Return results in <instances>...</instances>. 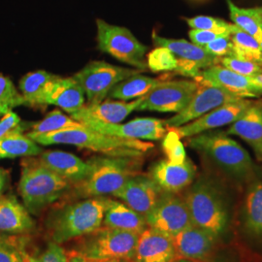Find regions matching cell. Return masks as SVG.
I'll return each mask as SVG.
<instances>
[{"instance_id": "6da1fadb", "label": "cell", "mask_w": 262, "mask_h": 262, "mask_svg": "<svg viewBox=\"0 0 262 262\" xmlns=\"http://www.w3.org/2000/svg\"><path fill=\"white\" fill-rule=\"evenodd\" d=\"M27 135L42 146L72 145L109 157H143L154 148L150 142L110 136L85 125L79 128Z\"/></svg>"}, {"instance_id": "7a4b0ae2", "label": "cell", "mask_w": 262, "mask_h": 262, "mask_svg": "<svg viewBox=\"0 0 262 262\" xmlns=\"http://www.w3.org/2000/svg\"><path fill=\"white\" fill-rule=\"evenodd\" d=\"M192 225L220 237L229 223V204L223 187L206 175H202L187 189L184 197Z\"/></svg>"}, {"instance_id": "3957f363", "label": "cell", "mask_w": 262, "mask_h": 262, "mask_svg": "<svg viewBox=\"0 0 262 262\" xmlns=\"http://www.w3.org/2000/svg\"><path fill=\"white\" fill-rule=\"evenodd\" d=\"M187 143L237 182H250L255 175V165L250 154L225 132L207 131L189 137Z\"/></svg>"}, {"instance_id": "277c9868", "label": "cell", "mask_w": 262, "mask_h": 262, "mask_svg": "<svg viewBox=\"0 0 262 262\" xmlns=\"http://www.w3.org/2000/svg\"><path fill=\"white\" fill-rule=\"evenodd\" d=\"M91 172L74 185L76 196L82 198L114 194L129 179L140 174L142 157H94L89 160Z\"/></svg>"}, {"instance_id": "5b68a950", "label": "cell", "mask_w": 262, "mask_h": 262, "mask_svg": "<svg viewBox=\"0 0 262 262\" xmlns=\"http://www.w3.org/2000/svg\"><path fill=\"white\" fill-rule=\"evenodd\" d=\"M70 187L68 181L40 164L35 157L23 160L19 192L30 214L37 215L57 201Z\"/></svg>"}, {"instance_id": "8992f818", "label": "cell", "mask_w": 262, "mask_h": 262, "mask_svg": "<svg viewBox=\"0 0 262 262\" xmlns=\"http://www.w3.org/2000/svg\"><path fill=\"white\" fill-rule=\"evenodd\" d=\"M105 205L106 197H91L56 211L48 221L53 242L66 243L98 229L102 226Z\"/></svg>"}, {"instance_id": "52a82bcc", "label": "cell", "mask_w": 262, "mask_h": 262, "mask_svg": "<svg viewBox=\"0 0 262 262\" xmlns=\"http://www.w3.org/2000/svg\"><path fill=\"white\" fill-rule=\"evenodd\" d=\"M139 233L100 226L90 234L82 236L76 251L88 260L124 259L133 261Z\"/></svg>"}, {"instance_id": "ba28073f", "label": "cell", "mask_w": 262, "mask_h": 262, "mask_svg": "<svg viewBox=\"0 0 262 262\" xmlns=\"http://www.w3.org/2000/svg\"><path fill=\"white\" fill-rule=\"evenodd\" d=\"M97 47L116 59L144 71L148 68L145 58L148 47L143 45L128 28L96 19Z\"/></svg>"}, {"instance_id": "9c48e42d", "label": "cell", "mask_w": 262, "mask_h": 262, "mask_svg": "<svg viewBox=\"0 0 262 262\" xmlns=\"http://www.w3.org/2000/svg\"><path fill=\"white\" fill-rule=\"evenodd\" d=\"M138 72H140L138 69L113 66L103 60H94L72 77L84 90L86 105H95L105 100L116 84Z\"/></svg>"}, {"instance_id": "30bf717a", "label": "cell", "mask_w": 262, "mask_h": 262, "mask_svg": "<svg viewBox=\"0 0 262 262\" xmlns=\"http://www.w3.org/2000/svg\"><path fill=\"white\" fill-rule=\"evenodd\" d=\"M199 85L195 80L161 81L148 94L142 96L137 111L177 114L187 106Z\"/></svg>"}, {"instance_id": "8fae6325", "label": "cell", "mask_w": 262, "mask_h": 262, "mask_svg": "<svg viewBox=\"0 0 262 262\" xmlns=\"http://www.w3.org/2000/svg\"><path fill=\"white\" fill-rule=\"evenodd\" d=\"M145 219L149 227L171 237L192 225L185 199L177 193L166 191L162 192Z\"/></svg>"}, {"instance_id": "7c38bea8", "label": "cell", "mask_w": 262, "mask_h": 262, "mask_svg": "<svg viewBox=\"0 0 262 262\" xmlns=\"http://www.w3.org/2000/svg\"><path fill=\"white\" fill-rule=\"evenodd\" d=\"M239 99L242 98H239L219 88L200 84L199 89L187 106L181 112L177 113L175 116L164 121L165 126L167 129L177 128L196 120L223 104L233 102Z\"/></svg>"}, {"instance_id": "4fadbf2b", "label": "cell", "mask_w": 262, "mask_h": 262, "mask_svg": "<svg viewBox=\"0 0 262 262\" xmlns=\"http://www.w3.org/2000/svg\"><path fill=\"white\" fill-rule=\"evenodd\" d=\"M82 123L103 134L135 140H160L167 132L164 122L156 118H137L126 123H106L97 121H86Z\"/></svg>"}, {"instance_id": "5bb4252c", "label": "cell", "mask_w": 262, "mask_h": 262, "mask_svg": "<svg viewBox=\"0 0 262 262\" xmlns=\"http://www.w3.org/2000/svg\"><path fill=\"white\" fill-rule=\"evenodd\" d=\"M254 102L245 98L223 104L192 122L174 129L181 138H189L207 131L214 130L237 121Z\"/></svg>"}, {"instance_id": "9a60e30c", "label": "cell", "mask_w": 262, "mask_h": 262, "mask_svg": "<svg viewBox=\"0 0 262 262\" xmlns=\"http://www.w3.org/2000/svg\"><path fill=\"white\" fill-rule=\"evenodd\" d=\"M162 192L163 190L150 176L138 174L129 179L113 195L137 213L146 216L156 206Z\"/></svg>"}, {"instance_id": "2e32d148", "label": "cell", "mask_w": 262, "mask_h": 262, "mask_svg": "<svg viewBox=\"0 0 262 262\" xmlns=\"http://www.w3.org/2000/svg\"><path fill=\"white\" fill-rule=\"evenodd\" d=\"M195 81L199 84L219 88L239 98L257 97L262 94L261 88L253 82L252 77L240 75L224 66H211L202 70Z\"/></svg>"}, {"instance_id": "e0dca14e", "label": "cell", "mask_w": 262, "mask_h": 262, "mask_svg": "<svg viewBox=\"0 0 262 262\" xmlns=\"http://www.w3.org/2000/svg\"><path fill=\"white\" fill-rule=\"evenodd\" d=\"M196 176V167L189 159L183 163H171L167 159L155 163L150 177L166 192L178 193L189 187Z\"/></svg>"}, {"instance_id": "ac0fdd59", "label": "cell", "mask_w": 262, "mask_h": 262, "mask_svg": "<svg viewBox=\"0 0 262 262\" xmlns=\"http://www.w3.org/2000/svg\"><path fill=\"white\" fill-rule=\"evenodd\" d=\"M215 239V235L193 225L172 236L178 258L199 261H205L213 252Z\"/></svg>"}, {"instance_id": "d6986e66", "label": "cell", "mask_w": 262, "mask_h": 262, "mask_svg": "<svg viewBox=\"0 0 262 262\" xmlns=\"http://www.w3.org/2000/svg\"><path fill=\"white\" fill-rule=\"evenodd\" d=\"M177 258L172 237L148 226L140 233L132 262H174Z\"/></svg>"}, {"instance_id": "ffe728a7", "label": "cell", "mask_w": 262, "mask_h": 262, "mask_svg": "<svg viewBox=\"0 0 262 262\" xmlns=\"http://www.w3.org/2000/svg\"><path fill=\"white\" fill-rule=\"evenodd\" d=\"M38 162L66 179L71 185L81 183L91 172V163L62 150H46L35 157Z\"/></svg>"}, {"instance_id": "44dd1931", "label": "cell", "mask_w": 262, "mask_h": 262, "mask_svg": "<svg viewBox=\"0 0 262 262\" xmlns=\"http://www.w3.org/2000/svg\"><path fill=\"white\" fill-rule=\"evenodd\" d=\"M142 97L132 101L103 100L95 105H84L78 112L71 115L76 121H97L106 123H121L133 111H137Z\"/></svg>"}, {"instance_id": "7402d4cb", "label": "cell", "mask_w": 262, "mask_h": 262, "mask_svg": "<svg viewBox=\"0 0 262 262\" xmlns=\"http://www.w3.org/2000/svg\"><path fill=\"white\" fill-rule=\"evenodd\" d=\"M46 104L58 106L72 115L85 105V94L82 86L73 77L62 78L56 76L50 86Z\"/></svg>"}, {"instance_id": "603a6c76", "label": "cell", "mask_w": 262, "mask_h": 262, "mask_svg": "<svg viewBox=\"0 0 262 262\" xmlns=\"http://www.w3.org/2000/svg\"><path fill=\"white\" fill-rule=\"evenodd\" d=\"M152 41L156 47L167 48L178 59L193 63L200 70L216 66L217 57L210 55L203 48L185 39L161 37L154 31Z\"/></svg>"}, {"instance_id": "cb8c5ba5", "label": "cell", "mask_w": 262, "mask_h": 262, "mask_svg": "<svg viewBox=\"0 0 262 262\" xmlns=\"http://www.w3.org/2000/svg\"><path fill=\"white\" fill-rule=\"evenodd\" d=\"M102 225L106 227L139 234L148 227L144 215L137 213L123 202L107 197Z\"/></svg>"}, {"instance_id": "d4e9b609", "label": "cell", "mask_w": 262, "mask_h": 262, "mask_svg": "<svg viewBox=\"0 0 262 262\" xmlns=\"http://www.w3.org/2000/svg\"><path fill=\"white\" fill-rule=\"evenodd\" d=\"M34 222L15 196L0 195V232L20 234L31 231Z\"/></svg>"}, {"instance_id": "484cf974", "label": "cell", "mask_w": 262, "mask_h": 262, "mask_svg": "<svg viewBox=\"0 0 262 262\" xmlns=\"http://www.w3.org/2000/svg\"><path fill=\"white\" fill-rule=\"evenodd\" d=\"M225 133L240 137L256 152L262 146V104L253 103Z\"/></svg>"}, {"instance_id": "4316f807", "label": "cell", "mask_w": 262, "mask_h": 262, "mask_svg": "<svg viewBox=\"0 0 262 262\" xmlns=\"http://www.w3.org/2000/svg\"><path fill=\"white\" fill-rule=\"evenodd\" d=\"M25 126L19 124L0 138V159L19 157H38L44 150L34 140L24 134Z\"/></svg>"}, {"instance_id": "83f0119b", "label": "cell", "mask_w": 262, "mask_h": 262, "mask_svg": "<svg viewBox=\"0 0 262 262\" xmlns=\"http://www.w3.org/2000/svg\"><path fill=\"white\" fill-rule=\"evenodd\" d=\"M242 223L247 234L262 239V181L254 182L248 188L242 208Z\"/></svg>"}, {"instance_id": "f1b7e54d", "label": "cell", "mask_w": 262, "mask_h": 262, "mask_svg": "<svg viewBox=\"0 0 262 262\" xmlns=\"http://www.w3.org/2000/svg\"><path fill=\"white\" fill-rule=\"evenodd\" d=\"M56 76L45 70L29 72L24 76L19 81V88L26 105L47 106L48 93Z\"/></svg>"}, {"instance_id": "f546056e", "label": "cell", "mask_w": 262, "mask_h": 262, "mask_svg": "<svg viewBox=\"0 0 262 262\" xmlns=\"http://www.w3.org/2000/svg\"><path fill=\"white\" fill-rule=\"evenodd\" d=\"M161 81L160 78L142 75L138 72L116 84L108 97L122 101H132L146 95Z\"/></svg>"}, {"instance_id": "4dcf8cb0", "label": "cell", "mask_w": 262, "mask_h": 262, "mask_svg": "<svg viewBox=\"0 0 262 262\" xmlns=\"http://www.w3.org/2000/svg\"><path fill=\"white\" fill-rule=\"evenodd\" d=\"M230 18L235 26L255 38L259 43L262 41V7L240 8L232 0H226Z\"/></svg>"}, {"instance_id": "1f68e13d", "label": "cell", "mask_w": 262, "mask_h": 262, "mask_svg": "<svg viewBox=\"0 0 262 262\" xmlns=\"http://www.w3.org/2000/svg\"><path fill=\"white\" fill-rule=\"evenodd\" d=\"M233 44L232 56L248 59L262 66V47L260 43L241 28L235 27L230 34Z\"/></svg>"}, {"instance_id": "d6a6232c", "label": "cell", "mask_w": 262, "mask_h": 262, "mask_svg": "<svg viewBox=\"0 0 262 262\" xmlns=\"http://www.w3.org/2000/svg\"><path fill=\"white\" fill-rule=\"evenodd\" d=\"M84 124L78 122L71 117H68L59 110H54L49 113L47 116L32 125L31 130L28 132V135L44 134L54 131L64 130L69 128L83 127Z\"/></svg>"}, {"instance_id": "836d02e7", "label": "cell", "mask_w": 262, "mask_h": 262, "mask_svg": "<svg viewBox=\"0 0 262 262\" xmlns=\"http://www.w3.org/2000/svg\"><path fill=\"white\" fill-rule=\"evenodd\" d=\"M21 105H26L23 95L8 77L0 73V115L4 116Z\"/></svg>"}, {"instance_id": "e575fe53", "label": "cell", "mask_w": 262, "mask_h": 262, "mask_svg": "<svg viewBox=\"0 0 262 262\" xmlns=\"http://www.w3.org/2000/svg\"><path fill=\"white\" fill-rule=\"evenodd\" d=\"M147 66L152 72L175 71L178 59L167 48L156 47L148 54Z\"/></svg>"}, {"instance_id": "d590c367", "label": "cell", "mask_w": 262, "mask_h": 262, "mask_svg": "<svg viewBox=\"0 0 262 262\" xmlns=\"http://www.w3.org/2000/svg\"><path fill=\"white\" fill-rule=\"evenodd\" d=\"M216 66H224L233 72L246 77H255L262 74L261 66L251 60L236 56L217 57Z\"/></svg>"}, {"instance_id": "8d00e7d4", "label": "cell", "mask_w": 262, "mask_h": 262, "mask_svg": "<svg viewBox=\"0 0 262 262\" xmlns=\"http://www.w3.org/2000/svg\"><path fill=\"white\" fill-rule=\"evenodd\" d=\"M162 149L171 163L180 164L187 159L185 146L181 141V137L174 129H168L163 137Z\"/></svg>"}, {"instance_id": "74e56055", "label": "cell", "mask_w": 262, "mask_h": 262, "mask_svg": "<svg viewBox=\"0 0 262 262\" xmlns=\"http://www.w3.org/2000/svg\"><path fill=\"white\" fill-rule=\"evenodd\" d=\"M187 26L191 29H201V30H211L217 31L224 34L230 35L234 30V24H229L224 19L214 18L210 16H197L193 18L186 19Z\"/></svg>"}, {"instance_id": "f35d334b", "label": "cell", "mask_w": 262, "mask_h": 262, "mask_svg": "<svg viewBox=\"0 0 262 262\" xmlns=\"http://www.w3.org/2000/svg\"><path fill=\"white\" fill-rule=\"evenodd\" d=\"M26 251L11 239L0 237V262H27Z\"/></svg>"}, {"instance_id": "ab89813d", "label": "cell", "mask_w": 262, "mask_h": 262, "mask_svg": "<svg viewBox=\"0 0 262 262\" xmlns=\"http://www.w3.org/2000/svg\"><path fill=\"white\" fill-rule=\"evenodd\" d=\"M27 262H66V252L56 242L48 244L46 250L38 256L25 253Z\"/></svg>"}, {"instance_id": "60d3db41", "label": "cell", "mask_w": 262, "mask_h": 262, "mask_svg": "<svg viewBox=\"0 0 262 262\" xmlns=\"http://www.w3.org/2000/svg\"><path fill=\"white\" fill-rule=\"evenodd\" d=\"M202 48L207 53L215 57L230 56L233 54V44L230 35L216 38L215 40L208 43Z\"/></svg>"}, {"instance_id": "b9f144b4", "label": "cell", "mask_w": 262, "mask_h": 262, "mask_svg": "<svg viewBox=\"0 0 262 262\" xmlns=\"http://www.w3.org/2000/svg\"><path fill=\"white\" fill-rule=\"evenodd\" d=\"M188 36L192 43H194L197 46L203 47L208 43L215 40L216 38L228 36V34H224L217 31H211V30L190 29L188 32Z\"/></svg>"}, {"instance_id": "7bdbcfd3", "label": "cell", "mask_w": 262, "mask_h": 262, "mask_svg": "<svg viewBox=\"0 0 262 262\" xmlns=\"http://www.w3.org/2000/svg\"><path fill=\"white\" fill-rule=\"evenodd\" d=\"M20 122V119L16 113L11 112L5 114L0 120V138L7 134L11 129L16 127Z\"/></svg>"}, {"instance_id": "ee69618b", "label": "cell", "mask_w": 262, "mask_h": 262, "mask_svg": "<svg viewBox=\"0 0 262 262\" xmlns=\"http://www.w3.org/2000/svg\"><path fill=\"white\" fill-rule=\"evenodd\" d=\"M66 262H89L81 253L76 250H72L66 253Z\"/></svg>"}, {"instance_id": "f6af8a7d", "label": "cell", "mask_w": 262, "mask_h": 262, "mask_svg": "<svg viewBox=\"0 0 262 262\" xmlns=\"http://www.w3.org/2000/svg\"><path fill=\"white\" fill-rule=\"evenodd\" d=\"M6 184H7V175H6L5 171L0 169V195L3 192V190L5 189Z\"/></svg>"}, {"instance_id": "bcb514c9", "label": "cell", "mask_w": 262, "mask_h": 262, "mask_svg": "<svg viewBox=\"0 0 262 262\" xmlns=\"http://www.w3.org/2000/svg\"><path fill=\"white\" fill-rule=\"evenodd\" d=\"M253 82L257 85H259L262 89V74L261 75L255 76V77H252Z\"/></svg>"}, {"instance_id": "7dc6e473", "label": "cell", "mask_w": 262, "mask_h": 262, "mask_svg": "<svg viewBox=\"0 0 262 262\" xmlns=\"http://www.w3.org/2000/svg\"><path fill=\"white\" fill-rule=\"evenodd\" d=\"M89 262H132L124 259H108V260H89Z\"/></svg>"}, {"instance_id": "c3c4849f", "label": "cell", "mask_w": 262, "mask_h": 262, "mask_svg": "<svg viewBox=\"0 0 262 262\" xmlns=\"http://www.w3.org/2000/svg\"><path fill=\"white\" fill-rule=\"evenodd\" d=\"M174 262H205L199 261V260H191V259H186V258H177Z\"/></svg>"}, {"instance_id": "681fc988", "label": "cell", "mask_w": 262, "mask_h": 262, "mask_svg": "<svg viewBox=\"0 0 262 262\" xmlns=\"http://www.w3.org/2000/svg\"><path fill=\"white\" fill-rule=\"evenodd\" d=\"M255 154H256V156H257V157L262 160V146L261 148H260L259 150H257Z\"/></svg>"}, {"instance_id": "f907efd6", "label": "cell", "mask_w": 262, "mask_h": 262, "mask_svg": "<svg viewBox=\"0 0 262 262\" xmlns=\"http://www.w3.org/2000/svg\"><path fill=\"white\" fill-rule=\"evenodd\" d=\"M193 1H198V2H204V1H207V0H193Z\"/></svg>"}, {"instance_id": "816d5d0a", "label": "cell", "mask_w": 262, "mask_h": 262, "mask_svg": "<svg viewBox=\"0 0 262 262\" xmlns=\"http://www.w3.org/2000/svg\"><path fill=\"white\" fill-rule=\"evenodd\" d=\"M260 45H261V47H262V41H261V43H260Z\"/></svg>"}]
</instances>
